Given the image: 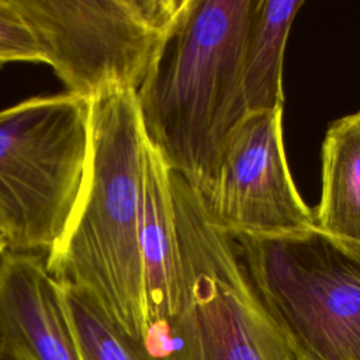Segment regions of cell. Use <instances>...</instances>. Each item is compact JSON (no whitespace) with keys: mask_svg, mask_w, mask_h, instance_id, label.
<instances>
[{"mask_svg":"<svg viewBox=\"0 0 360 360\" xmlns=\"http://www.w3.org/2000/svg\"><path fill=\"white\" fill-rule=\"evenodd\" d=\"M0 346L30 360H82L63 287L44 256H0Z\"/></svg>","mask_w":360,"mask_h":360,"instance_id":"cell-8","label":"cell"},{"mask_svg":"<svg viewBox=\"0 0 360 360\" xmlns=\"http://www.w3.org/2000/svg\"><path fill=\"white\" fill-rule=\"evenodd\" d=\"M170 173L162 155L146 139L139 249L149 325L174 318L184 304Z\"/></svg>","mask_w":360,"mask_h":360,"instance_id":"cell-9","label":"cell"},{"mask_svg":"<svg viewBox=\"0 0 360 360\" xmlns=\"http://www.w3.org/2000/svg\"><path fill=\"white\" fill-rule=\"evenodd\" d=\"M255 0H193L138 96L148 142L202 198L249 114L242 55Z\"/></svg>","mask_w":360,"mask_h":360,"instance_id":"cell-2","label":"cell"},{"mask_svg":"<svg viewBox=\"0 0 360 360\" xmlns=\"http://www.w3.org/2000/svg\"><path fill=\"white\" fill-rule=\"evenodd\" d=\"M0 360H30V359L15 350L0 346Z\"/></svg>","mask_w":360,"mask_h":360,"instance_id":"cell-14","label":"cell"},{"mask_svg":"<svg viewBox=\"0 0 360 360\" xmlns=\"http://www.w3.org/2000/svg\"><path fill=\"white\" fill-rule=\"evenodd\" d=\"M184 304L149 325L153 360H304L257 294L233 238L211 224L198 193L170 173Z\"/></svg>","mask_w":360,"mask_h":360,"instance_id":"cell-3","label":"cell"},{"mask_svg":"<svg viewBox=\"0 0 360 360\" xmlns=\"http://www.w3.org/2000/svg\"><path fill=\"white\" fill-rule=\"evenodd\" d=\"M44 63L42 51L13 0H0V65Z\"/></svg>","mask_w":360,"mask_h":360,"instance_id":"cell-13","label":"cell"},{"mask_svg":"<svg viewBox=\"0 0 360 360\" xmlns=\"http://www.w3.org/2000/svg\"><path fill=\"white\" fill-rule=\"evenodd\" d=\"M201 202L211 224L231 238L266 239L314 229V212L287 162L283 108L249 112L235 127Z\"/></svg>","mask_w":360,"mask_h":360,"instance_id":"cell-7","label":"cell"},{"mask_svg":"<svg viewBox=\"0 0 360 360\" xmlns=\"http://www.w3.org/2000/svg\"><path fill=\"white\" fill-rule=\"evenodd\" d=\"M62 287L82 360H153L142 343L121 332L86 294Z\"/></svg>","mask_w":360,"mask_h":360,"instance_id":"cell-12","label":"cell"},{"mask_svg":"<svg viewBox=\"0 0 360 360\" xmlns=\"http://www.w3.org/2000/svg\"><path fill=\"white\" fill-rule=\"evenodd\" d=\"M146 135L132 90L89 101V156L82 193L59 242L45 256L49 274L86 294L128 338L149 328L139 249Z\"/></svg>","mask_w":360,"mask_h":360,"instance_id":"cell-1","label":"cell"},{"mask_svg":"<svg viewBox=\"0 0 360 360\" xmlns=\"http://www.w3.org/2000/svg\"><path fill=\"white\" fill-rule=\"evenodd\" d=\"M322 190L314 228L360 250V110L333 122L322 142Z\"/></svg>","mask_w":360,"mask_h":360,"instance_id":"cell-10","label":"cell"},{"mask_svg":"<svg viewBox=\"0 0 360 360\" xmlns=\"http://www.w3.org/2000/svg\"><path fill=\"white\" fill-rule=\"evenodd\" d=\"M6 250V243H4V239L1 238V235H0V256H1V253Z\"/></svg>","mask_w":360,"mask_h":360,"instance_id":"cell-15","label":"cell"},{"mask_svg":"<svg viewBox=\"0 0 360 360\" xmlns=\"http://www.w3.org/2000/svg\"><path fill=\"white\" fill-rule=\"evenodd\" d=\"M266 308L309 360H360V250L315 228L233 238Z\"/></svg>","mask_w":360,"mask_h":360,"instance_id":"cell-6","label":"cell"},{"mask_svg":"<svg viewBox=\"0 0 360 360\" xmlns=\"http://www.w3.org/2000/svg\"><path fill=\"white\" fill-rule=\"evenodd\" d=\"M302 356H304V354H302ZM304 360H309V359H308V357H305V356H304Z\"/></svg>","mask_w":360,"mask_h":360,"instance_id":"cell-16","label":"cell"},{"mask_svg":"<svg viewBox=\"0 0 360 360\" xmlns=\"http://www.w3.org/2000/svg\"><path fill=\"white\" fill-rule=\"evenodd\" d=\"M66 93L139 91L193 0H13Z\"/></svg>","mask_w":360,"mask_h":360,"instance_id":"cell-5","label":"cell"},{"mask_svg":"<svg viewBox=\"0 0 360 360\" xmlns=\"http://www.w3.org/2000/svg\"><path fill=\"white\" fill-rule=\"evenodd\" d=\"M304 0H255L242 55L248 112L284 107L283 63L294 18Z\"/></svg>","mask_w":360,"mask_h":360,"instance_id":"cell-11","label":"cell"},{"mask_svg":"<svg viewBox=\"0 0 360 360\" xmlns=\"http://www.w3.org/2000/svg\"><path fill=\"white\" fill-rule=\"evenodd\" d=\"M89 156V101L35 96L0 110V235L6 250L46 256L79 201Z\"/></svg>","mask_w":360,"mask_h":360,"instance_id":"cell-4","label":"cell"}]
</instances>
